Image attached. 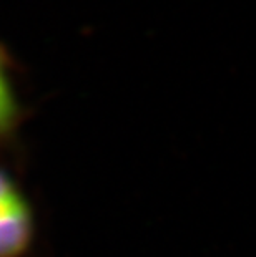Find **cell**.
<instances>
[{
	"label": "cell",
	"mask_w": 256,
	"mask_h": 257,
	"mask_svg": "<svg viewBox=\"0 0 256 257\" xmlns=\"http://www.w3.org/2000/svg\"><path fill=\"white\" fill-rule=\"evenodd\" d=\"M34 242V207L12 174L0 166V257H27Z\"/></svg>",
	"instance_id": "cell-1"
},
{
	"label": "cell",
	"mask_w": 256,
	"mask_h": 257,
	"mask_svg": "<svg viewBox=\"0 0 256 257\" xmlns=\"http://www.w3.org/2000/svg\"><path fill=\"white\" fill-rule=\"evenodd\" d=\"M27 114L17 86V62L9 47L0 42V148L17 138Z\"/></svg>",
	"instance_id": "cell-2"
}]
</instances>
